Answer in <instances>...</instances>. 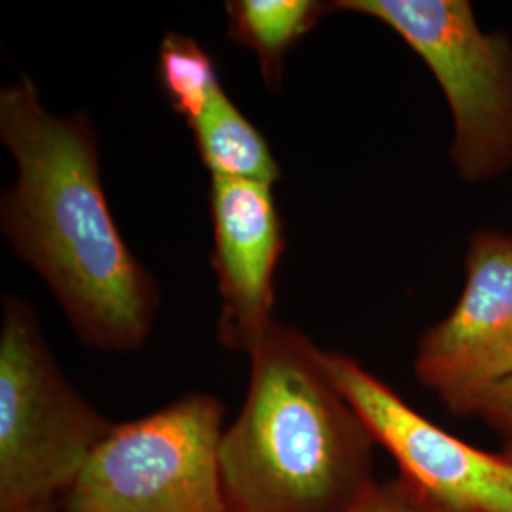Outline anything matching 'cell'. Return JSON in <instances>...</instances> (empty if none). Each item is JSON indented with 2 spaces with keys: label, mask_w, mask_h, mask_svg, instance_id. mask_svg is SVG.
Segmentation results:
<instances>
[{
  "label": "cell",
  "mask_w": 512,
  "mask_h": 512,
  "mask_svg": "<svg viewBox=\"0 0 512 512\" xmlns=\"http://www.w3.org/2000/svg\"><path fill=\"white\" fill-rule=\"evenodd\" d=\"M213 266L219 279V340L247 351L274 323V274L285 249L272 184L211 179Z\"/></svg>",
  "instance_id": "cell-8"
},
{
  "label": "cell",
  "mask_w": 512,
  "mask_h": 512,
  "mask_svg": "<svg viewBox=\"0 0 512 512\" xmlns=\"http://www.w3.org/2000/svg\"><path fill=\"white\" fill-rule=\"evenodd\" d=\"M0 512H57V507H55V499H40V501L23 503V505L12 507L8 511Z\"/></svg>",
  "instance_id": "cell-14"
},
{
  "label": "cell",
  "mask_w": 512,
  "mask_h": 512,
  "mask_svg": "<svg viewBox=\"0 0 512 512\" xmlns=\"http://www.w3.org/2000/svg\"><path fill=\"white\" fill-rule=\"evenodd\" d=\"M465 416H478L512 439V376L480 393Z\"/></svg>",
  "instance_id": "cell-13"
},
{
  "label": "cell",
  "mask_w": 512,
  "mask_h": 512,
  "mask_svg": "<svg viewBox=\"0 0 512 512\" xmlns=\"http://www.w3.org/2000/svg\"><path fill=\"white\" fill-rule=\"evenodd\" d=\"M190 129L211 179L266 184L279 181L281 169L266 139L230 101L222 86Z\"/></svg>",
  "instance_id": "cell-9"
},
{
  "label": "cell",
  "mask_w": 512,
  "mask_h": 512,
  "mask_svg": "<svg viewBox=\"0 0 512 512\" xmlns=\"http://www.w3.org/2000/svg\"><path fill=\"white\" fill-rule=\"evenodd\" d=\"M330 382L359 414L399 478L433 512H512V463L456 439L344 353L319 349Z\"/></svg>",
  "instance_id": "cell-6"
},
{
  "label": "cell",
  "mask_w": 512,
  "mask_h": 512,
  "mask_svg": "<svg viewBox=\"0 0 512 512\" xmlns=\"http://www.w3.org/2000/svg\"><path fill=\"white\" fill-rule=\"evenodd\" d=\"M112 425L67 382L31 308L4 298L0 511L67 494Z\"/></svg>",
  "instance_id": "cell-3"
},
{
  "label": "cell",
  "mask_w": 512,
  "mask_h": 512,
  "mask_svg": "<svg viewBox=\"0 0 512 512\" xmlns=\"http://www.w3.org/2000/svg\"><path fill=\"white\" fill-rule=\"evenodd\" d=\"M416 376L465 416L480 393L512 376V236L478 232L458 304L420 338Z\"/></svg>",
  "instance_id": "cell-7"
},
{
  "label": "cell",
  "mask_w": 512,
  "mask_h": 512,
  "mask_svg": "<svg viewBox=\"0 0 512 512\" xmlns=\"http://www.w3.org/2000/svg\"><path fill=\"white\" fill-rule=\"evenodd\" d=\"M503 456L509 459L512 463V439H507V444H505V450H503Z\"/></svg>",
  "instance_id": "cell-15"
},
{
  "label": "cell",
  "mask_w": 512,
  "mask_h": 512,
  "mask_svg": "<svg viewBox=\"0 0 512 512\" xmlns=\"http://www.w3.org/2000/svg\"><path fill=\"white\" fill-rule=\"evenodd\" d=\"M348 512H433L397 476L376 482L372 490Z\"/></svg>",
  "instance_id": "cell-12"
},
{
  "label": "cell",
  "mask_w": 512,
  "mask_h": 512,
  "mask_svg": "<svg viewBox=\"0 0 512 512\" xmlns=\"http://www.w3.org/2000/svg\"><path fill=\"white\" fill-rule=\"evenodd\" d=\"M247 397L220 440L230 512H348L376 484V440L330 382L319 348L272 323L249 349Z\"/></svg>",
  "instance_id": "cell-2"
},
{
  "label": "cell",
  "mask_w": 512,
  "mask_h": 512,
  "mask_svg": "<svg viewBox=\"0 0 512 512\" xmlns=\"http://www.w3.org/2000/svg\"><path fill=\"white\" fill-rule=\"evenodd\" d=\"M224 404L190 393L112 425L73 486L65 512H230L220 480Z\"/></svg>",
  "instance_id": "cell-5"
},
{
  "label": "cell",
  "mask_w": 512,
  "mask_h": 512,
  "mask_svg": "<svg viewBox=\"0 0 512 512\" xmlns=\"http://www.w3.org/2000/svg\"><path fill=\"white\" fill-rule=\"evenodd\" d=\"M330 10L378 19L420 55L452 114L450 158L465 181L512 169V42L484 33L465 0H340Z\"/></svg>",
  "instance_id": "cell-4"
},
{
  "label": "cell",
  "mask_w": 512,
  "mask_h": 512,
  "mask_svg": "<svg viewBox=\"0 0 512 512\" xmlns=\"http://www.w3.org/2000/svg\"><path fill=\"white\" fill-rule=\"evenodd\" d=\"M329 10L330 4L315 0H230L226 2L228 33L255 52L266 84L275 88L281 82L287 52Z\"/></svg>",
  "instance_id": "cell-10"
},
{
  "label": "cell",
  "mask_w": 512,
  "mask_h": 512,
  "mask_svg": "<svg viewBox=\"0 0 512 512\" xmlns=\"http://www.w3.org/2000/svg\"><path fill=\"white\" fill-rule=\"evenodd\" d=\"M158 78L173 110L188 126L202 116L213 93L220 88L211 55L179 33H167L158 55Z\"/></svg>",
  "instance_id": "cell-11"
},
{
  "label": "cell",
  "mask_w": 512,
  "mask_h": 512,
  "mask_svg": "<svg viewBox=\"0 0 512 512\" xmlns=\"http://www.w3.org/2000/svg\"><path fill=\"white\" fill-rule=\"evenodd\" d=\"M0 139L18 165V181L0 202L14 251L46 279L84 344L141 348L158 285L110 213L88 118L54 116L23 76L0 93Z\"/></svg>",
  "instance_id": "cell-1"
}]
</instances>
